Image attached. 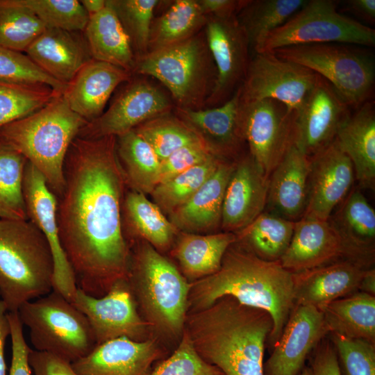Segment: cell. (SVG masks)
<instances>
[{
    "instance_id": "cell-1",
    "label": "cell",
    "mask_w": 375,
    "mask_h": 375,
    "mask_svg": "<svg viewBox=\"0 0 375 375\" xmlns=\"http://www.w3.org/2000/svg\"><path fill=\"white\" fill-rule=\"evenodd\" d=\"M116 138L72 141L64 164V190L57 199L60 238L77 287L94 297L128 280L129 272L121 215L126 181Z\"/></svg>"
},
{
    "instance_id": "cell-2",
    "label": "cell",
    "mask_w": 375,
    "mask_h": 375,
    "mask_svg": "<svg viewBox=\"0 0 375 375\" xmlns=\"http://www.w3.org/2000/svg\"><path fill=\"white\" fill-rule=\"evenodd\" d=\"M226 251L216 273L192 283L188 310L210 306L225 296L267 311L274 327L268 341L272 347L296 306L293 275L280 260H263L236 241Z\"/></svg>"
},
{
    "instance_id": "cell-3",
    "label": "cell",
    "mask_w": 375,
    "mask_h": 375,
    "mask_svg": "<svg viewBox=\"0 0 375 375\" xmlns=\"http://www.w3.org/2000/svg\"><path fill=\"white\" fill-rule=\"evenodd\" d=\"M273 327L267 311L225 296L188 314L185 330L199 356L225 375H264L265 344Z\"/></svg>"
},
{
    "instance_id": "cell-4",
    "label": "cell",
    "mask_w": 375,
    "mask_h": 375,
    "mask_svg": "<svg viewBox=\"0 0 375 375\" xmlns=\"http://www.w3.org/2000/svg\"><path fill=\"white\" fill-rule=\"evenodd\" d=\"M87 122L60 93L40 110L0 128V141L23 155L58 199L64 190L67 151Z\"/></svg>"
},
{
    "instance_id": "cell-5",
    "label": "cell",
    "mask_w": 375,
    "mask_h": 375,
    "mask_svg": "<svg viewBox=\"0 0 375 375\" xmlns=\"http://www.w3.org/2000/svg\"><path fill=\"white\" fill-rule=\"evenodd\" d=\"M49 243L30 220L0 219V297L8 312L53 290Z\"/></svg>"
},
{
    "instance_id": "cell-6",
    "label": "cell",
    "mask_w": 375,
    "mask_h": 375,
    "mask_svg": "<svg viewBox=\"0 0 375 375\" xmlns=\"http://www.w3.org/2000/svg\"><path fill=\"white\" fill-rule=\"evenodd\" d=\"M128 281L150 326L171 338H181L192 283L147 242L136 249Z\"/></svg>"
},
{
    "instance_id": "cell-7",
    "label": "cell",
    "mask_w": 375,
    "mask_h": 375,
    "mask_svg": "<svg viewBox=\"0 0 375 375\" xmlns=\"http://www.w3.org/2000/svg\"><path fill=\"white\" fill-rule=\"evenodd\" d=\"M17 314L29 330L33 350L72 363L97 346L85 315L56 291L24 303Z\"/></svg>"
},
{
    "instance_id": "cell-8",
    "label": "cell",
    "mask_w": 375,
    "mask_h": 375,
    "mask_svg": "<svg viewBox=\"0 0 375 375\" xmlns=\"http://www.w3.org/2000/svg\"><path fill=\"white\" fill-rule=\"evenodd\" d=\"M211 58L208 46L205 47L199 38L192 36L147 52L140 57L134 69L160 81L179 108L197 109L210 85L213 88L215 82L216 69Z\"/></svg>"
},
{
    "instance_id": "cell-9",
    "label": "cell",
    "mask_w": 375,
    "mask_h": 375,
    "mask_svg": "<svg viewBox=\"0 0 375 375\" xmlns=\"http://www.w3.org/2000/svg\"><path fill=\"white\" fill-rule=\"evenodd\" d=\"M351 44L340 43L291 46L272 51L277 57L303 66L324 78L350 108H357L372 94L374 58Z\"/></svg>"
},
{
    "instance_id": "cell-10",
    "label": "cell",
    "mask_w": 375,
    "mask_h": 375,
    "mask_svg": "<svg viewBox=\"0 0 375 375\" xmlns=\"http://www.w3.org/2000/svg\"><path fill=\"white\" fill-rule=\"evenodd\" d=\"M338 1L310 0L285 23L272 31L256 53L297 45L340 43L374 47L375 30L344 15Z\"/></svg>"
},
{
    "instance_id": "cell-11",
    "label": "cell",
    "mask_w": 375,
    "mask_h": 375,
    "mask_svg": "<svg viewBox=\"0 0 375 375\" xmlns=\"http://www.w3.org/2000/svg\"><path fill=\"white\" fill-rule=\"evenodd\" d=\"M342 260L374 267V251L353 244L330 218L302 217L294 222L291 241L280 262L287 270L296 273Z\"/></svg>"
},
{
    "instance_id": "cell-12",
    "label": "cell",
    "mask_w": 375,
    "mask_h": 375,
    "mask_svg": "<svg viewBox=\"0 0 375 375\" xmlns=\"http://www.w3.org/2000/svg\"><path fill=\"white\" fill-rule=\"evenodd\" d=\"M240 103L242 131L249 153L262 174L269 178L294 143L295 112L272 99L240 100Z\"/></svg>"
},
{
    "instance_id": "cell-13",
    "label": "cell",
    "mask_w": 375,
    "mask_h": 375,
    "mask_svg": "<svg viewBox=\"0 0 375 375\" xmlns=\"http://www.w3.org/2000/svg\"><path fill=\"white\" fill-rule=\"evenodd\" d=\"M319 77L313 71L272 52L256 53L238 88L240 98L244 102L274 99L297 112Z\"/></svg>"
},
{
    "instance_id": "cell-14",
    "label": "cell",
    "mask_w": 375,
    "mask_h": 375,
    "mask_svg": "<svg viewBox=\"0 0 375 375\" xmlns=\"http://www.w3.org/2000/svg\"><path fill=\"white\" fill-rule=\"evenodd\" d=\"M72 303L87 317L97 345L120 337L146 340L150 325L139 315L127 279L116 281L101 297L77 288Z\"/></svg>"
},
{
    "instance_id": "cell-15",
    "label": "cell",
    "mask_w": 375,
    "mask_h": 375,
    "mask_svg": "<svg viewBox=\"0 0 375 375\" xmlns=\"http://www.w3.org/2000/svg\"><path fill=\"white\" fill-rule=\"evenodd\" d=\"M206 44L216 69V79L208 97L210 105L228 101L244 81L251 60L249 44L235 16L207 17Z\"/></svg>"
},
{
    "instance_id": "cell-16",
    "label": "cell",
    "mask_w": 375,
    "mask_h": 375,
    "mask_svg": "<svg viewBox=\"0 0 375 375\" xmlns=\"http://www.w3.org/2000/svg\"><path fill=\"white\" fill-rule=\"evenodd\" d=\"M23 195L28 220L42 232L51 249L54 264L53 290L72 302L78 287L60 238L57 197L44 176L28 162L24 174Z\"/></svg>"
},
{
    "instance_id": "cell-17",
    "label": "cell",
    "mask_w": 375,
    "mask_h": 375,
    "mask_svg": "<svg viewBox=\"0 0 375 375\" xmlns=\"http://www.w3.org/2000/svg\"><path fill=\"white\" fill-rule=\"evenodd\" d=\"M169 99L159 89L145 81L128 84L110 107L88 122L78 136L83 139L117 137L170 110Z\"/></svg>"
},
{
    "instance_id": "cell-18",
    "label": "cell",
    "mask_w": 375,
    "mask_h": 375,
    "mask_svg": "<svg viewBox=\"0 0 375 375\" xmlns=\"http://www.w3.org/2000/svg\"><path fill=\"white\" fill-rule=\"evenodd\" d=\"M350 107L319 76L301 108L295 112L294 144L312 156L331 144Z\"/></svg>"
},
{
    "instance_id": "cell-19",
    "label": "cell",
    "mask_w": 375,
    "mask_h": 375,
    "mask_svg": "<svg viewBox=\"0 0 375 375\" xmlns=\"http://www.w3.org/2000/svg\"><path fill=\"white\" fill-rule=\"evenodd\" d=\"M328 334L322 311L297 304L264 362V375H299L306 359Z\"/></svg>"
},
{
    "instance_id": "cell-20",
    "label": "cell",
    "mask_w": 375,
    "mask_h": 375,
    "mask_svg": "<svg viewBox=\"0 0 375 375\" xmlns=\"http://www.w3.org/2000/svg\"><path fill=\"white\" fill-rule=\"evenodd\" d=\"M354 179L352 162L334 139L310 156L308 200L303 217L328 219L351 190Z\"/></svg>"
},
{
    "instance_id": "cell-21",
    "label": "cell",
    "mask_w": 375,
    "mask_h": 375,
    "mask_svg": "<svg viewBox=\"0 0 375 375\" xmlns=\"http://www.w3.org/2000/svg\"><path fill=\"white\" fill-rule=\"evenodd\" d=\"M162 356L153 339L135 341L120 337L97 345L71 365L78 375H150Z\"/></svg>"
},
{
    "instance_id": "cell-22",
    "label": "cell",
    "mask_w": 375,
    "mask_h": 375,
    "mask_svg": "<svg viewBox=\"0 0 375 375\" xmlns=\"http://www.w3.org/2000/svg\"><path fill=\"white\" fill-rule=\"evenodd\" d=\"M268 178L249 153L235 161L222 207L221 228L235 233L251 223L265 209Z\"/></svg>"
},
{
    "instance_id": "cell-23",
    "label": "cell",
    "mask_w": 375,
    "mask_h": 375,
    "mask_svg": "<svg viewBox=\"0 0 375 375\" xmlns=\"http://www.w3.org/2000/svg\"><path fill=\"white\" fill-rule=\"evenodd\" d=\"M178 115L221 159L238 158L246 143L238 89L225 103L206 110L178 108Z\"/></svg>"
},
{
    "instance_id": "cell-24",
    "label": "cell",
    "mask_w": 375,
    "mask_h": 375,
    "mask_svg": "<svg viewBox=\"0 0 375 375\" xmlns=\"http://www.w3.org/2000/svg\"><path fill=\"white\" fill-rule=\"evenodd\" d=\"M371 268L356 261L342 260L292 273L296 305L322 311L333 301L358 291L364 275Z\"/></svg>"
},
{
    "instance_id": "cell-25",
    "label": "cell",
    "mask_w": 375,
    "mask_h": 375,
    "mask_svg": "<svg viewBox=\"0 0 375 375\" xmlns=\"http://www.w3.org/2000/svg\"><path fill=\"white\" fill-rule=\"evenodd\" d=\"M310 157L292 144L268 178L265 210L295 222L308 200Z\"/></svg>"
},
{
    "instance_id": "cell-26",
    "label": "cell",
    "mask_w": 375,
    "mask_h": 375,
    "mask_svg": "<svg viewBox=\"0 0 375 375\" xmlns=\"http://www.w3.org/2000/svg\"><path fill=\"white\" fill-rule=\"evenodd\" d=\"M131 73L113 65L90 59L67 85L62 94L69 108L90 122L102 114L114 90Z\"/></svg>"
},
{
    "instance_id": "cell-27",
    "label": "cell",
    "mask_w": 375,
    "mask_h": 375,
    "mask_svg": "<svg viewBox=\"0 0 375 375\" xmlns=\"http://www.w3.org/2000/svg\"><path fill=\"white\" fill-rule=\"evenodd\" d=\"M234 164L223 160L202 186L169 214L177 230L199 234L221 228L224 194Z\"/></svg>"
},
{
    "instance_id": "cell-28",
    "label": "cell",
    "mask_w": 375,
    "mask_h": 375,
    "mask_svg": "<svg viewBox=\"0 0 375 375\" xmlns=\"http://www.w3.org/2000/svg\"><path fill=\"white\" fill-rule=\"evenodd\" d=\"M74 33L46 28L25 51L43 72L66 86L90 60L87 46Z\"/></svg>"
},
{
    "instance_id": "cell-29",
    "label": "cell",
    "mask_w": 375,
    "mask_h": 375,
    "mask_svg": "<svg viewBox=\"0 0 375 375\" xmlns=\"http://www.w3.org/2000/svg\"><path fill=\"white\" fill-rule=\"evenodd\" d=\"M351 160L360 187L374 189L375 184V107L369 100L356 108L338 128L335 138Z\"/></svg>"
},
{
    "instance_id": "cell-30",
    "label": "cell",
    "mask_w": 375,
    "mask_h": 375,
    "mask_svg": "<svg viewBox=\"0 0 375 375\" xmlns=\"http://www.w3.org/2000/svg\"><path fill=\"white\" fill-rule=\"evenodd\" d=\"M84 31L92 59L128 72L134 69L135 61L131 40L108 1L101 12L89 18Z\"/></svg>"
},
{
    "instance_id": "cell-31",
    "label": "cell",
    "mask_w": 375,
    "mask_h": 375,
    "mask_svg": "<svg viewBox=\"0 0 375 375\" xmlns=\"http://www.w3.org/2000/svg\"><path fill=\"white\" fill-rule=\"evenodd\" d=\"M235 241L236 235L231 232L206 235L183 232L174 256L187 278L198 281L219 271L226 251Z\"/></svg>"
},
{
    "instance_id": "cell-32",
    "label": "cell",
    "mask_w": 375,
    "mask_h": 375,
    "mask_svg": "<svg viewBox=\"0 0 375 375\" xmlns=\"http://www.w3.org/2000/svg\"><path fill=\"white\" fill-rule=\"evenodd\" d=\"M329 333L375 344V296L356 291L336 299L322 310Z\"/></svg>"
},
{
    "instance_id": "cell-33",
    "label": "cell",
    "mask_w": 375,
    "mask_h": 375,
    "mask_svg": "<svg viewBox=\"0 0 375 375\" xmlns=\"http://www.w3.org/2000/svg\"><path fill=\"white\" fill-rule=\"evenodd\" d=\"M117 138V153L126 183L151 194L160 182L161 162L150 144L134 129Z\"/></svg>"
},
{
    "instance_id": "cell-34",
    "label": "cell",
    "mask_w": 375,
    "mask_h": 375,
    "mask_svg": "<svg viewBox=\"0 0 375 375\" xmlns=\"http://www.w3.org/2000/svg\"><path fill=\"white\" fill-rule=\"evenodd\" d=\"M294 222L264 210L238 231L236 241L259 258L280 260L292 239Z\"/></svg>"
},
{
    "instance_id": "cell-35",
    "label": "cell",
    "mask_w": 375,
    "mask_h": 375,
    "mask_svg": "<svg viewBox=\"0 0 375 375\" xmlns=\"http://www.w3.org/2000/svg\"><path fill=\"white\" fill-rule=\"evenodd\" d=\"M305 0L244 1L236 18L256 52L265 38L285 23L303 6Z\"/></svg>"
},
{
    "instance_id": "cell-36",
    "label": "cell",
    "mask_w": 375,
    "mask_h": 375,
    "mask_svg": "<svg viewBox=\"0 0 375 375\" xmlns=\"http://www.w3.org/2000/svg\"><path fill=\"white\" fill-rule=\"evenodd\" d=\"M122 208L131 230L158 251H164L170 247L177 229L145 194L135 190L128 192L123 200Z\"/></svg>"
},
{
    "instance_id": "cell-37",
    "label": "cell",
    "mask_w": 375,
    "mask_h": 375,
    "mask_svg": "<svg viewBox=\"0 0 375 375\" xmlns=\"http://www.w3.org/2000/svg\"><path fill=\"white\" fill-rule=\"evenodd\" d=\"M206 20L198 1H174L152 22L148 52L192 37Z\"/></svg>"
},
{
    "instance_id": "cell-38",
    "label": "cell",
    "mask_w": 375,
    "mask_h": 375,
    "mask_svg": "<svg viewBox=\"0 0 375 375\" xmlns=\"http://www.w3.org/2000/svg\"><path fill=\"white\" fill-rule=\"evenodd\" d=\"M329 218L353 244L374 251L375 211L360 190H351Z\"/></svg>"
},
{
    "instance_id": "cell-39",
    "label": "cell",
    "mask_w": 375,
    "mask_h": 375,
    "mask_svg": "<svg viewBox=\"0 0 375 375\" xmlns=\"http://www.w3.org/2000/svg\"><path fill=\"white\" fill-rule=\"evenodd\" d=\"M25 157L0 141V219L28 220L23 195Z\"/></svg>"
},
{
    "instance_id": "cell-40",
    "label": "cell",
    "mask_w": 375,
    "mask_h": 375,
    "mask_svg": "<svg viewBox=\"0 0 375 375\" xmlns=\"http://www.w3.org/2000/svg\"><path fill=\"white\" fill-rule=\"evenodd\" d=\"M222 160L212 156L206 161L158 184L151 193L154 203L163 212L169 215L184 204L202 186Z\"/></svg>"
},
{
    "instance_id": "cell-41",
    "label": "cell",
    "mask_w": 375,
    "mask_h": 375,
    "mask_svg": "<svg viewBox=\"0 0 375 375\" xmlns=\"http://www.w3.org/2000/svg\"><path fill=\"white\" fill-rule=\"evenodd\" d=\"M60 93L45 85L0 81V128L40 110Z\"/></svg>"
},
{
    "instance_id": "cell-42",
    "label": "cell",
    "mask_w": 375,
    "mask_h": 375,
    "mask_svg": "<svg viewBox=\"0 0 375 375\" xmlns=\"http://www.w3.org/2000/svg\"><path fill=\"white\" fill-rule=\"evenodd\" d=\"M134 130L150 144L160 162L178 149L203 141L182 119L165 115L151 119Z\"/></svg>"
},
{
    "instance_id": "cell-43",
    "label": "cell",
    "mask_w": 375,
    "mask_h": 375,
    "mask_svg": "<svg viewBox=\"0 0 375 375\" xmlns=\"http://www.w3.org/2000/svg\"><path fill=\"white\" fill-rule=\"evenodd\" d=\"M44 24L15 0H0V46L22 52L44 31Z\"/></svg>"
},
{
    "instance_id": "cell-44",
    "label": "cell",
    "mask_w": 375,
    "mask_h": 375,
    "mask_svg": "<svg viewBox=\"0 0 375 375\" xmlns=\"http://www.w3.org/2000/svg\"><path fill=\"white\" fill-rule=\"evenodd\" d=\"M34 14L46 28L84 31L89 17L77 0H15Z\"/></svg>"
},
{
    "instance_id": "cell-45",
    "label": "cell",
    "mask_w": 375,
    "mask_h": 375,
    "mask_svg": "<svg viewBox=\"0 0 375 375\" xmlns=\"http://www.w3.org/2000/svg\"><path fill=\"white\" fill-rule=\"evenodd\" d=\"M157 0H108L140 56L149 50L153 11Z\"/></svg>"
},
{
    "instance_id": "cell-46",
    "label": "cell",
    "mask_w": 375,
    "mask_h": 375,
    "mask_svg": "<svg viewBox=\"0 0 375 375\" xmlns=\"http://www.w3.org/2000/svg\"><path fill=\"white\" fill-rule=\"evenodd\" d=\"M341 375H375V344L329 333Z\"/></svg>"
},
{
    "instance_id": "cell-47",
    "label": "cell",
    "mask_w": 375,
    "mask_h": 375,
    "mask_svg": "<svg viewBox=\"0 0 375 375\" xmlns=\"http://www.w3.org/2000/svg\"><path fill=\"white\" fill-rule=\"evenodd\" d=\"M0 81L45 85L60 92L66 88L43 72L26 55L1 46Z\"/></svg>"
},
{
    "instance_id": "cell-48",
    "label": "cell",
    "mask_w": 375,
    "mask_h": 375,
    "mask_svg": "<svg viewBox=\"0 0 375 375\" xmlns=\"http://www.w3.org/2000/svg\"><path fill=\"white\" fill-rule=\"evenodd\" d=\"M150 375H225L217 367L205 362L195 351L184 330L180 343L170 356L158 363Z\"/></svg>"
},
{
    "instance_id": "cell-49",
    "label": "cell",
    "mask_w": 375,
    "mask_h": 375,
    "mask_svg": "<svg viewBox=\"0 0 375 375\" xmlns=\"http://www.w3.org/2000/svg\"><path fill=\"white\" fill-rule=\"evenodd\" d=\"M212 156L215 155L203 141L178 149L161 162L159 183L206 161Z\"/></svg>"
},
{
    "instance_id": "cell-50",
    "label": "cell",
    "mask_w": 375,
    "mask_h": 375,
    "mask_svg": "<svg viewBox=\"0 0 375 375\" xmlns=\"http://www.w3.org/2000/svg\"><path fill=\"white\" fill-rule=\"evenodd\" d=\"M10 326L12 358L9 375H32L28 362L31 349L27 344L23 333V325L17 312H8Z\"/></svg>"
},
{
    "instance_id": "cell-51",
    "label": "cell",
    "mask_w": 375,
    "mask_h": 375,
    "mask_svg": "<svg viewBox=\"0 0 375 375\" xmlns=\"http://www.w3.org/2000/svg\"><path fill=\"white\" fill-rule=\"evenodd\" d=\"M309 360L311 375H341L337 355L328 335L313 349Z\"/></svg>"
},
{
    "instance_id": "cell-52",
    "label": "cell",
    "mask_w": 375,
    "mask_h": 375,
    "mask_svg": "<svg viewBox=\"0 0 375 375\" xmlns=\"http://www.w3.org/2000/svg\"><path fill=\"white\" fill-rule=\"evenodd\" d=\"M28 362L33 375H78L70 362L48 353L31 349Z\"/></svg>"
},
{
    "instance_id": "cell-53",
    "label": "cell",
    "mask_w": 375,
    "mask_h": 375,
    "mask_svg": "<svg viewBox=\"0 0 375 375\" xmlns=\"http://www.w3.org/2000/svg\"><path fill=\"white\" fill-rule=\"evenodd\" d=\"M198 2L206 16L228 17L237 15L244 1L199 0Z\"/></svg>"
},
{
    "instance_id": "cell-54",
    "label": "cell",
    "mask_w": 375,
    "mask_h": 375,
    "mask_svg": "<svg viewBox=\"0 0 375 375\" xmlns=\"http://www.w3.org/2000/svg\"><path fill=\"white\" fill-rule=\"evenodd\" d=\"M343 10L352 13L367 24L375 22V0H348L343 3Z\"/></svg>"
},
{
    "instance_id": "cell-55",
    "label": "cell",
    "mask_w": 375,
    "mask_h": 375,
    "mask_svg": "<svg viewBox=\"0 0 375 375\" xmlns=\"http://www.w3.org/2000/svg\"><path fill=\"white\" fill-rule=\"evenodd\" d=\"M7 315V308L4 302L0 300V375L6 374L4 347L6 338L10 335V326Z\"/></svg>"
},
{
    "instance_id": "cell-56",
    "label": "cell",
    "mask_w": 375,
    "mask_h": 375,
    "mask_svg": "<svg viewBox=\"0 0 375 375\" xmlns=\"http://www.w3.org/2000/svg\"><path fill=\"white\" fill-rule=\"evenodd\" d=\"M358 290L364 292L369 293L375 296V269L374 267L371 268L367 271L364 275Z\"/></svg>"
},
{
    "instance_id": "cell-57",
    "label": "cell",
    "mask_w": 375,
    "mask_h": 375,
    "mask_svg": "<svg viewBox=\"0 0 375 375\" xmlns=\"http://www.w3.org/2000/svg\"><path fill=\"white\" fill-rule=\"evenodd\" d=\"M89 18L101 12L106 6L105 0L80 1Z\"/></svg>"
},
{
    "instance_id": "cell-58",
    "label": "cell",
    "mask_w": 375,
    "mask_h": 375,
    "mask_svg": "<svg viewBox=\"0 0 375 375\" xmlns=\"http://www.w3.org/2000/svg\"><path fill=\"white\" fill-rule=\"evenodd\" d=\"M299 375H311L309 367H305Z\"/></svg>"
}]
</instances>
